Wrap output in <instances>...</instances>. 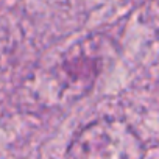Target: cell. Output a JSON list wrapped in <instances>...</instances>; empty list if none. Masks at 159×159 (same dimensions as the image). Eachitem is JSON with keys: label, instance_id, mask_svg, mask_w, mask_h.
<instances>
[{"label": "cell", "instance_id": "2", "mask_svg": "<svg viewBox=\"0 0 159 159\" xmlns=\"http://www.w3.org/2000/svg\"><path fill=\"white\" fill-rule=\"evenodd\" d=\"M69 159H143L145 145L129 123L102 117L81 128L70 142Z\"/></svg>", "mask_w": 159, "mask_h": 159}, {"label": "cell", "instance_id": "1", "mask_svg": "<svg viewBox=\"0 0 159 159\" xmlns=\"http://www.w3.org/2000/svg\"><path fill=\"white\" fill-rule=\"evenodd\" d=\"M117 47L105 34H89L75 41L42 67L28 86L34 100L48 108L70 105L88 95L112 64Z\"/></svg>", "mask_w": 159, "mask_h": 159}]
</instances>
